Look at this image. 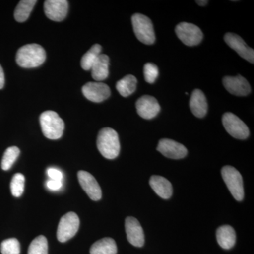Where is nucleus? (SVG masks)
<instances>
[{
    "mask_svg": "<svg viewBox=\"0 0 254 254\" xmlns=\"http://www.w3.org/2000/svg\"><path fill=\"white\" fill-rule=\"evenodd\" d=\"M110 58L108 55L100 54L92 66V77L97 82L104 81L109 75Z\"/></svg>",
    "mask_w": 254,
    "mask_h": 254,
    "instance_id": "19",
    "label": "nucleus"
},
{
    "mask_svg": "<svg viewBox=\"0 0 254 254\" xmlns=\"http://www.w3.org/2000/svg\"><path fill=\"white\" fill-rule=\"evenodd\" d=\"M19 154V148L16 146L9 147L5 150L1 163L2 170H9L14 165Z\"/></svg>",
    "mask_w": 254,
    "mask_h": 254,
    "instance_id": "26",
    "label": "nucleus"
},
{
    "mask_svg": "<svg viewBox=\"0 0 254 254\" xmlns=\"http://www.w3.org/2000/svg\"><path fill=\"white\" fill-rule=\"evenodd\" d=\"M48 189L51 190H58L63 187V182L58 180H49L46 183Z\"/></svg>",
    "mask_w": 254,
    "mask_h": 254,
    "instance_id": "31",
    "label": "nucleus"
},
{
    "mask_svg": "<svg viewBox=\"0 0 254 254\" xmlns=\"http://www.w3.org/2000/svg\"><path fill=\"white\" fill-rule=\"evenodd\" d=\"M222 125L227 133L237 139H246L250 136V129L242 120L231 113L222 116Z\"/></svg>",
    "mask_w": 254,
    "mask_h": 254,
    "instance_id": "8",
    "label": "nucleus"
},
{
    "mask_svg": "<svg viewBox=\"0 0 254 254\" xmlns=\"http://www.w3.org/2000/svg\"><path fill=\"white\" fill-rule=\"evenodd\" d=\"M68 9L66 0H47L44 3L45 13L52 21H63L67 15Z\"/></svg>",
    "mask_w": 254,
    "mask_h": 254,
    "instance_id": "15",
    "label": "nucleus"
},
{
    "mask_svg": "<svg viewBox=\"0 0 254 254\" xmlns=\"http://www.w3.org/2000/svg\"><path fill=\"white\" fill-rule=\"evenodd\" d=\"M36 0H22L18 3L14 11V18L18 22H24L29 17L36 4Z\"/></svg>",
    "mask_w": 254,
    "mask_h": 254,
    "instance_id": "22",
    "label": "nucleus"
},
{
    "mask_svg": "<svg viewBox=\"0 0 254 254\" xmlns=\"http://www.w3.org/2000/svg\"><path fill=\"white\" fill-rule=\"evenodd\" d=\"M4 71H3V68L1 67V65H0V89H1V88H3V87H4Z\"/></svg>",
    "mask_w": 254,
    "mask_h": 254,
    "instance_id": "32",
    "label": "nucleus"
},
{
    "mask_svg": "<svg viewBox=\"0 0 254 254\" xmlns=\"http://www.w3.org/2000/svg\"><path fill=\"white\" fill-rule=\"evenodd\" d=\"M137 113L145 120L154 118L160 111L158 100L150 95H143L136 101Z\"/></svg>",
    "mask_w": 254,
    "mask_h": 254,
    "instance_id": "11",
    "label": "nucleus"
},
{
    "mask_svg": "<svg viewBox=\"0 0 254 254\" xmlns=\"http://www.w3.org/2000/svg\"><path fill=\"white\" fill-rule=\"evenodd\" d=\"M222 83L229 93L237 96H245L250 94L251 86L249 82L243 76H225Z\"/></svg>",
    "mask_w": 254,
    "mask_h": 254,
    "instance_id": "16",
    "label": "nucleus"
},
{
    "mask_svg": "<svg viewBox=\"0 0 254 254\" xmlns=\"http://www.w3.org/2000/svg\"><path fill=\"white\" fill-rule=\"evenodd\" d=\"M47 173H48V177H50V180L63 182V174L58 169L49 168L47 170Z\"/></svg>",
    "mask_w": 254,
    "mask_h": 254,
    "instance_id": "30",
    "label": "nucleus"
},
{
    "mask_svg": "<svg viewBox=\"0 0 254 254\" xmlns=\"http://www.w3.org/2000/svg\"><path fill=\"white\" fill-rule=\"evenodd\" d=\"M80 220L73 212H68L62 217L58 225L57 237L60 242H66L75 236L79 228Z\"/></svg>",
    "mask_w": 254,
    "mask_h": 254,
    "instance_id": "6",
    "label": "nucleus"
},
{
    "mask_svg": "<svg viewBox=\"0 0 254 254\" xmlns=\"http://www.w3.org/2000/svg\"><path fill=\"white\" fill-rule=\"evenodd\" d=\"M48 243L46 237L40 235L34 239L29 246L28 254H48Z\"/></svg>",
    "mask_w": 254,
    "mask_h": 254,
    "instance_id": "25",
    "label": "nucleus"
},
{
    "mask_svg": "<svg viewBox=\"0 0 254 254\" xmlns=\"http://www.w3.org/2000/svg\"><path fill=\"white\" fill-rule=\"evenodd\" d=\"M133 31L137 39L143 44L152 45L155 43V35L151 20L141 14H135L131 17Z\"/></svg>",
    "mask_w": 254,
    "mask_h": 254,
    "instance_id": "4",
    "label": "nucleus"
},
{
    "mask_svg": "<svg viewBox=\"0 0 254 254\" xmlns=\"http://www.w3.org/2000/svg\"><path fill=\"white\" fill-rule=\"evenodd\" d=\"M97 147L104 158L113 160L120 154V143L116 131L106 127L100 130L97 138Z\"/></svg>",
    "mask_w": 254,
    "mask_h": 254,
    "instance_id": "2",
    "label": "nucleus"
},
{
    "mask_svg": "<svg viewBox=\"0 0 254 254\" xmlns=\"http://www.w3.org/2000/svg\"><path fill=\"white\" fill-rule=\"evenodd\" d=\"M150 186L163 199H168L173 195V186L165 177L153 175L150 177Z\"/></svg>",
    "mask_w": 254,
    "mask_h": 254,
    "instance_id": "18",
    "label": "nucleus"
},
{
    "mask_svg": "<svg viewBox=\"0 0 254 254\" xmlns=\"http://www.w3.org/2000/svg\"><path fill=\"white\" fill-rule=\"evenodd\" d=\"M83 94L93 103H101L111 94L109 86L102 82H88L82 88Z\"/></svg>",
    "mask_w": 254,
    "mask_h": 254,
    "instance_id": "9",
    "label": "nucleus"
},
{
    "mask_svg": "<svg viewBox=\"0 0 254 254\" xmlns=\"http://www.w3.org/2000/svg\"><path fill=\"white\" fill-rule=\"evenodd\" d=\"M157 150L164 156L175 160L185 158L188 153L185 145L168 138L160 140Z\"/></svg>",
    "mask_w": 254,
    "mask_h": 254,
    "instance_id": "12",
    "label": "nucleus"
},
{
    "mask_svg": "<svg viewBox=\"0 0 254 254\" xmlns=\"http://www.w3.org/2000/svg\"><path fill=\"white\" fill-rule=\"evenodd\" d=\"M46 60V50L40 45L28 44L19 48L16 60L23 68H35L41 66Z\"/></svg>",
    "mask_w": 254,
    "mask_h": 254,
    "instance_id": "1",
    "label": "nucleus"
},
{
    "mask_svg": "<svg viewBox=\"0 0 254 254\" xmlns=\"http://www.w3.org/2000/svg\"><path fill=\"white\" fill-rule=\"evenodd\" d=\"M225 43L232 50L237 52V54L243 59L254 63V51L252 48L247 46L244 40L238 35L232 33H227L224 37Z\"/></svg>",
    "mask_w": 254,
    "mask_h": 254,
    "instance_id": "10",
    "label": "nucleus"
},
{
    "mask_svg": "<svg viewBox=\"0 0 254 254\" xmlns=\"http://www.w3.org/2000/svg\"><path fill=\"white\" fill-rule=\"evenodd\" d=\"M195 2H196L198 5H200V6H205V5L208 4V1L203 0V1H195Z\"/></svg>",
    "mask_w": 254,
    "mask_h": 254,
    "instance_id": "33",
    "label": "nucleus"
},
{
    "mask_svg": "<svg viewBox=\"0 0 254 254\" xmlns=\"http://www.w3.org/2000/svg\"><path fill=\"white\" fill-rule=\"evenodd\" d=\"M218 243L224 250H230L236 242V233L230 225H222L216 232Z\"/></svg>",
    "mask_w": 254,
    "mask_h": 254,
    "instance_id": "20",
    "label": "nucleus"
},
{
    "mask_svg": "<svg viewBox=\"0 0 254 254\" xmlns=\"http://www.w3.org/2000/svg\"><path fill=\"white\" fill-rule=\"evenodd\" d=\"M41 129L47 138L59 139L63 135L64 123L58 114L54 111H46L40 117Z\"/></svg>",
    "mask_w": 254,
    "mask_h": 254,
    "instance_id": "3",
    "label": "nucleus"
},
{
    "mask_svg": "<svg viewBox=\"0 0 254 254\" xmlns=\"http://www.w3.org/2000/svg\"><path fill=\"white\" fill-rule=\"evenodd\" d=\"M177 37L187 46H195L203 39V33L198 26L193 23L182 22L175 28Z\"/></svg>",
    "mask_w": 254,
    "mask_h": 254,
    "instance_id": "7",
    "label": "nucleus"
},
{
    "mask_svg": "<svg viewBox=\"0 0 254 254\" xmlns=\"http://www.w3.org/2000/svg\"><path fill=\"white\" fill-rule=\"evenodd\" d=\"M190 110L196 118H202L208 112V103L204 93L199 89H195L192 93L190 102Z\"/></svg>",
    "mask_w": 254,
    "mask_h": 254,
    "instance_id": "17",
    "label": "nucleus"
},
{
    "mask_svg": "<svg viewBox=\"0 0 254 254\" xmlns=\"http://www.w3.org/2000/svg\"><path fill=\"white\" fill-rule=\"evenodd\" d=\"M222 179L226 184L232 196L237 201L243 200L245 197L243 180L240 172L233 167L227 165L223 167L221 170Z\"/></svg>",
    "mask_w": 254,
    "mask_h": 254,
    "instance_id": "5",
    "label": "nucleus"
},
{
    "mask_svg": "<svg viewBox=\"0 0 254 254\" xmlns=\"http://www.w3.org/2000/svg\"><path fill=\"white\" fill-rule=\"evenodd\" d=\"M0 250L2 254H19L21 247L18 240L10 238L1 242Z\"/></svg>",
    "mask_w": 254,
    "mask_h": 254,
    "instance_id": "28",
    "label": "nucleus"
},
{
    "mask_svg": "<svg viewBox=\"0 0 254 254\" xmlns=\"http://www.w3.org/2000/svg\"><path fill=\"white\" fill-rule=\"evenodd\" d=\"M137 79L133 75H127L117 83L116 88L122 96L128 97L136 89Z\"/></svg>",
    "mask_w": 254,
    "mask_h": 254,
    "instance_id": "23",
    "label": "nucleus"
},
{
    "mask_svg": "<svg viewBox=\"0 0 254 254\" xmlns=\"http://www.w3.org/2000/svg\"><path fill=\"white\" fill-rule=\"evenodd\" d=\"M127 240L136 247H143L145 243L144 233L141 224L136 218L128 217L125 220Z\"/></svg>",
    "mask_w": 254,
    "mask_h": 254,
    "instance_id": "13",
    "label": "nucleus"
},
{
    "mask_svg": "<svg viewBox=\"0 0 254 254\" xmlns=\"http://www.w3.org/2000/svg\"><path fill=\"white\" fill-rule=\"evenodd\" d=\"M102 47L98 44H95L91 47V49L85 53L81 61V67L86 71L91 69L95 61L101 54Z\"/></svg>",
    "mask_w": 254,
    "mask_h": 254,
    "instance_id": "24",
    "label": "nucleus"
},
{
    "mask_svg": "<svg viewBox=\"0 0 254 254\" xmlns=\"http://www.w3.org/2000/svg\"><path fill=\"white\" fill-rule=\"evenodd\" d=\"M78 180L83 190L93 200H99L102 198V190L95 177L86 171L78 173Z\"/></svg>",
    "mask_w": 254,
    "mask_h": 254,
    "instance_id": "14",
    "label": "nucleus"
},
{
    "mask_svg": "<svg viewBox=\"0 0 254 254\" xmlns=\"http://www.w3.org/2000/svg\"><path fill=\"white\" fill-rule=\"evenodd\" d=\"M118 247L113 239L106 237L97 241L91 246L90 250L91 254H117Z\"/></svg>",
    "mask_w": 254,
    "mask_h": 254,
    "instance_id": "21",
    "label": "nucleus"
},
{
    "mask_svg": "<svg viewBox=\"0 0 254 254\" xmlns=\"http://www.w3.org/2000/svg\"><path fill=\"white\" fill-rule=\"evenodd\" d=\"M25 187V177L22 174H15L11 180L10 188L12 195L15 197H20L23 194Z\"/></svg>",
    "mask_w": 254,
    "mask_h": 254,
    "instance_id": "27",
    "label": "nucleus"
},
{
    "mask_svg": "<svg viewBox=\"0 0 254 254\" xmlns=\"http://www.w3.org/2000/svg\"><path fill=\"white\" fill-rule=\"evenodd\" d=\"M143 74L147 83H154L159 74L158 66L153 63L145 64L143 67Z\"/></svg>",
    "mask_w": 254,
    "mask_h": 254,
    "instance_id": "29",
    "label": "nucleus"
}]
</instances>
